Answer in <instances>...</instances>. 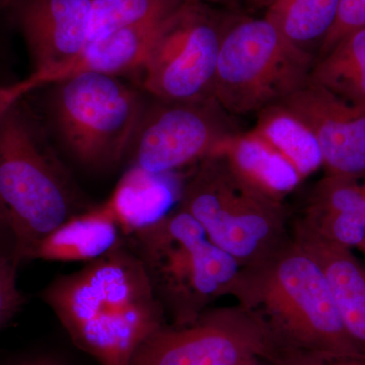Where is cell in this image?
Masks as SVG:
<instances>
[{
	"label": "cell",
	"instance_id": "obj_15",
	"mask_svg": "<svg viewBox=\"0 0 365 365\" xmlns=\"http://www.w3.org/2000/svg\"><path fill=\"white\" fill-rule=\"evenodd\" d=\"M218 153H223L255 188L279 202L304 180L294 165L253 129L235 135Z\"/></svg>",
	"mask_w": 365,
	"mask_h": 365
},
{
	"label": "cell",
	"instance_id": "obj_24",
	"mask_svg": "<svg viewBox=\"0 0 365 365\" xmlns=\"http://www.w3.org/2000/svg\"><path fill=\"white\" fill-rule=\"evenodd\" d=\"M362 29H365V0H341L337 18L322 43L318 57L328 52L345 36Z\"/></svg>",
	"mask_w": 365,
	"mask_h": 365
},
{
	"label": "cell",
	"instance_id": "obj_10",
	"mask_svg": "<svg viewBox=\"0 0 365 365\" xmlns=\"http://www.w3.org/2000/svg\"><path fill=\"white\" fill-rule=\"evenodd\" d=\"M272 346L265 329L242 307H217L187 325L162 327L130 365H242L264 359Z\"/></svg>",
	"mask_w": 365,
	"mask_h": 365
},
{
	"label": "cell",
	"instance_id": "obj_7",
	"mask_svg": "<svg viewBox=\"0 0 365 365\" xmlns=\"http://www.w3.org/2000/svg\"><path fill=\"white\" fill-rule=\"evenodd\" d=\"M316 57L266 19H234L225 31L212 98L232 116L279 104L309 81Z\"/></svg>",
	"mask_w": 365,
	"mask_h": 365
},
{
	"label": "cell",
	"instance_id": "obj_8",
	"mask_svg": "<svg viewBox=\"0 0 365 365\" xmlns=\"http://www.w3.org/2000/svg\"><path fill=\"white\" fill-rule=\"evenodd\" d=\"M232 20L202 2L180 4L163 21L140 69L144 90L165 102L212 98L220 46Z\"/></svg>",
	"mask_w": 365,
	"mask_h": 365
},
{
	"label": "cell",
	"instance_id": "obj_26",
	"mask_svg": "<svg viewBox=\"0 0 365 365\" xmlns=\"http://www.w3.org/2000/svg\"><path fill=\"white\" fill-rule=\"evenodd\" d=\"M49 86L48 79L42 74L32 72L30 76L21 81H14L9 85L0 86V119L6 114L14 105L30 96L37 88Z\"/></svg>",
	"mask_w": 365,
	"mask_h": 365
},
{
	"label": "cell",
	"instance_id": "obj_13",
	"mask_svg": "<svg viewBox=\"0 0 365 365\" xmlns=\"http://www.w3.org/2000/svg\"><path fill=\"white\" fill-rule=\"evenodd\" d=\"M325 274L346 331L365 354V266L345 248L295 222L292 235Z\"/></svg>",
	"mask_w": 365,
	"mask_h": 365
},
{
	"label": "cell",
	"instance_id": "obj_30",
	"mask_svg": "<svg viewBox=\"0 0 365 365\" xmlns=\"http://www.w3.org/2000/svg\"><path fill=\"white\" fill-rule=\"evenodd\" d=\"M275 0H248L250 6L255 9H267Z\"/></svg>",
	"mask_w": 365,
	"mask_h": 365
},
{
	"label": "cell",
	"instance_id": "obj_32",
	"mask_svg": "<svg viewBox=\"0 0 365 365\" xmlns=\"http://www.w3.org/2000/svg\"><path fill=\"white\" fill-rule=\"evenodd\" d=\"M13 0H0V11H6Z\"/></svg>",
	"mask_w": 365,
	"mask_h": 365
},
{
	"label": "cell",
	"instance_id": "obj_2",
	"mask_svg": "<svg viewBox=\"0 0 365 365\" xmlns=\"http://www.w3.org/2000/svg\"><path fill=\"white\" fill-rule=\"evenodd\" d=\"M230 295L274 346L328 359H365L346 331L318 262L290 237L266 260L242 268Z\"/></svg>",
	"mask_w": 365,
	"mask_h": 365
},
{
	"label": "cell",
	"instance_id": "obj_14",
	"mask_svg": "<svg viewBox=\"0 0 365 365\" xmlns=\"http://www.w3.org/2000/svg\"><path fill=\"white\" fill-rule=\"evenodd\" d=\"M126 237L107 202L72 216L36 247L30 261L90 262L123 245Z\"/></svg>",
	"mask_w": 365,
	"mask_h": 365
},
{
	"label": "cell",
	"instance_id": "obj_12",
	"mask_svg": "<svg viewBox=\"0 0 365 365\" xmlns=\"http://www.w3.org/2000/svg\"><path fill=\"white\" fill-rule=\"evenodd\" d=\"M280 104L313 132L328 175L365 178V107L309 83Z\"/></svg>",
	"mask_w": 365,
	"mask_h": 365
},
{
	"label": "cell",
	"instance_id": "obj_6",
	"mask_svg": "<svg viewBox=\"0 0 365 365\" xmlns=\"http://www.w3.org/2000/svg\"><path fill=\"white\" fill-rule=\"evenodd\" d=\"M50 128L72 162L91 173L115 169L128 157L146 106L117 76L85 72L52 83Z\"/></svg>",
	"mask_w": 365,
	"mask_h": 365
},
{
	"label": "cell",
	"instance_id": "obj_33",
	"mask_svg": "<svg viewBox=\"0 0 365 365\" xmlns=\"http://www.w3.org/2000/svg\"><path fill=\"white\" fill-rule=\"evenodd\" d=\"M362 213H364V220H365V199L364 201V205H362Z\"/></svg>",
	"mask_w": 365,
	"mask_h": 365
},
{
	"label": "cell",
	"instance_id": "obj_17",
	"mask_svg": "<svg viewBox=\"0 0 365 365\" xmlns=\"http://www.w3.org/2000/svg\"><path fill=\"white\" fill-rule=\"evenodd\" d=\"M165 176L132 168L106 201L125 237L155 225L172 211L175 200L179 201Z\"/></svg>",
	"mask_w": 365,
	"mask_h": 365
},
{
	"label": "cell",
	"instance_id": "obj_27",
	"mask_svg": "<svg viewBox=\"0 0 365 365\" xmlns=\"http://www.w3.org/2000/svg\"><path fill=\"white\" fill-rule=\"evenodd\" d=\"M0 255L11 257L14 261L16 255V242L11 225L7 222L6 215L0 206ZM18 264V263H16Z\"/></svg>",
	"mask_w": 365,
	"mask_h": 365
},
{
	"label": "cell",
	"instance_id": "obj_1",
	"mask_svg": "<svg viewBox=\"0 0 365 365\" xmlns=\"http://www.w3.org/2000/svg\"><path fill=\"white\" fill-rule=\"evenodd\" d=\"M41 299L72 342L101 365H130L144 341L167 325L145 269L126 241L55 278Z\"/></svg>",
	"mask_w": 365,
	"mask_h": 365
},
{
	"label": "cell",
	"instance_id": "obj_31",
	"mask_svg": "<svg viewBox=\"0 0 365 365\" xmlns=\"http://www.w3.org/2000/svg\"><path fill=\"white\" fill-rule=\"evenodd\" d=\"M242 365H270L268 362H266L265 360L262 359H254L249 360L248 362Z\"/></svg>",
	"mask_w": 365,
	"mask_h": 365
},
{
	"label": "cell",
	"instance_id": "obj_25",
	"mask_svg": "<svg viewBox=\"0 0 365 365\" xmlns=\"http://www.w3.org/2000/svg\"><path fill=\"white\" fill-rule=\"evenodd\" d=\"M262 359L270 365H365V359H328L281 346H273Z\"/></svg>",
	"mask_w": 365,
	"mask_h": 365
},
{
	"label": "cell",
	"instance_id": "obj_20",
	"mask_svg": "<svg viewBox=\"0 0 365 365\" xmlns=\"http://www.w3.org/2000/svg\"><path fill=\"white\" fill-rule=\"evenodd\" d=\"M341 0H275L265 18L302 51L314 56L337 18ZM316 57V56H314Z\"/></svg>",
	"mask_w": 365,
	"mask_h": 365
},
{
	"label": "cell",
	"instance_id": "obj_18",
	"mask_svg": "<svg viewBox=\"0 0 365 365\" xmlns=\"http://www.w3.org/2000/svg\"><path fill=\"white\" fill-rule=\"evenodd\" d=\"M309 83L365 107V29L345 36L316 58Z\"/></svg>",
	"mask_w": 365,
	"mask_h": 365
},
{
	"label": "cell",
	"instance_id": "obj_23",
	"mask_svg": "<svg viewBox=\"0 0 365 365\" xmlns=\"http://www.w3.org/2000/svg\"><path fill=\"white\" fill-rule=\"evenodd\" d=\"M13 258L0 255V332L21 311L25 297L18 287V268Z\"/></svg>",
	"mask_w": 365,
	"mask_h": 365
},
{
	"label": "cell",
	"instance_id": "obj_11",
	"mask_svg": "<svg viewBox=\"0 0 365 365\" xmlns=\"http://www.w3.org/2000/svg\"><path fill=\"white\" fill-rule=\"evenodd\" d=\"M91 0H13L6 9L25 42L33 72L61 81L88 43Z\"/></svg>",
	"mask_w": 365,
	"mask_h": 365
},
{
	"label": "cell",
	"instance_id": "obj_5",
	"mask_svg": "<svg viewBox=\"0 0 365 365\" xmlns=\"http://www.w3.org/2000/svg\"><path fill=\"white\" fill-rule=\"evenodd\" d=\"M179 206L242 268L266 260L290 240L283 203L255 188L223 153L199 163L181 186Z\"/></svg>",
	"mask_w": 365,
	"mask_h": 365
},
{
	"label": "cell",
	"instance_id": "obj_16",
	"mask_svg": "<svg viewBox=\"0 0 365 365\" xmlns=\"http://www.w3.org/2000/svg\"><path fill=\"white\" fill-rule=\"evenodd\" d=\"M165 18L121 29L102 39L88 42L62 79L85 72L118 78L127 72L140 71Z\"/></svg>",
	"mask_w": 365,
	"mask_h": 365
},
{
	"label": "cell",
	"instance_id": "obj_3",
	"mask_svg": "<svg viewBox=\"0 0 365 365\" xmlns=\"http://www.w3.org/2000/svg\"><path fill=\"white\" fill-rule=\"evenodd\" d=\"M0 206L19 266L55 228L90 208L26 98L0 119Z\"/></svg>",
	"mask_w": 365,
	"mask_h": 365
},
{
	"label": "cell",
	"instance_id": "obj_19",
	"mask_svg": "<svg viewBox=\"0 0 365 365\" xmlns=\"http://www.w3.org/2000/svg\"><path fill=\"white\" fill-rule=\"evenodd\" d=\"M253 130L287 158L302 179L323 165L321 148L313 132L280 103L258 113Z\"/></svg>",
	"mask_w": 365,
	"mask_h": 365
},
{
	"label": "cell",
	"instance_id": "obj_34",
	"mask_svg": "<svg viewBox=\"0 0 365 365\" xmlns=\"http://www.w3.org/2000/svg\"><path fill=\"white\" fill-rule=\"evenodd\" d=\"M361 250H364V253H365V244L364 245V246H362V248H361Z\"/></svg>",
	"mask_w": 365,
	"mask_h": 365
},
{
	"label": "cell",
	"instance_id": "obj_21",
	"mask_svg": "<svg viewBox=\"0 0 365 365\" xmlns=\"http://www.w3.org/2000/svg\"><path fill=\"white\" fill-rule=\"evenodd\" d=\"M184 0H91L88 42L169 16Z\"/></svg>",
	"mask_w": 365,
	"mask_h": 365
},
{
	"label": "cell",
	"instance_id": "obj_22",
	"mask_svg": "<svg viewBox=\"0 0 365 365\" xmlns=\"http://www.w3.org/2000/svg\"><path fill=\"white\" fill-rule=\"evenodd\" d=\"M364 199L365 178L361 182L357 178L327 175L314 187L302 220L362 210Z\"/></svg>",
	"mask_w": 365,
	"mask_h": 365
},
{
	"label": "cell",
	"instance_id": "obj_29",
	"mask_svg": "<svg viewBox=\"0 0 365 365\" xmlns=\"http://www.w3.org/2000/svg\"><path fill=\"white\" fill-rule=\"evenodd\" d=\"M184 1L202 2V4H208V6H211L232 9V7L237 6L242 0H184Z\"/></svg>",
	"mask_w": 365,
	"mask_h": 365
},
{
	"label": "cell",
	"instance_id": "obj_28",
	"mask_svg": "<svg viewBox=\"0 0 365 365\" xmlns=\"http://www.w3.org/2000/svg\"><path fill=\"white\" fill-rule=\"evenodd\" d=\"M4 365H64L58 360L46 355H30V356L20 357L11 360Z\"/></svg>",
	"mask_w": 365,
	"mask_h": 365
},
{
	"label": "cell",
	"instance_id": "obj_9",
	"mask_svg": "<svg viewBox=\"0 0 365 365\" xmlns=\"http://www.w3.org/2000/svg\"><path fill=\"white\" fill-rule=\"evenodd\" d=\"M235 117L213 98L146 107L128 157L132 168L167 175L217 155L241 133Z\"/></svg>",
	"mask_w": 365,
	"mask_h": 365
},
{
	"label": "cell",
	"instance_id": "obj_4",
	"mask_svg": "<svg viewBox=\"0 0 365 365\" xmlns=\"http://www.w3.org/2000/svg\"><path fill=\"white\" fill-rule=\"evenodd\" d=\"M126 242L172 326L195 321L215 299L230 295L242 268L180 206Z\"/></svg>",
	"mask_w": 365,
	"mask_h": 365
}]
</instances>
